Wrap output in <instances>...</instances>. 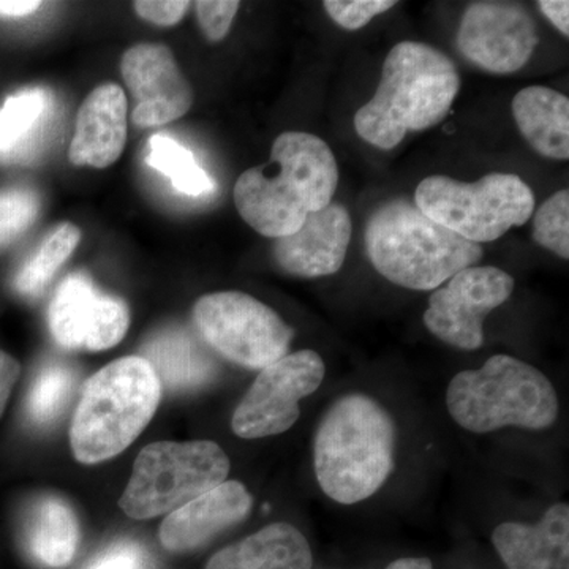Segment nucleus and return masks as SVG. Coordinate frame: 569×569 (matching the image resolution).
<instances>
[{
    "label": "nucleus",
    "mask_w": 569,
    "mask_h": 569,
    "mask_svg": "<svg viewBox=\"0 0 569 569\" xmlns=\"http://www.w3.org/2000/svg\"><path fill=\"white\" fill-rule=\"evenodd\" d=\"M449 415L462 429L489 433L505 427L546 430L560 413L548 377L515 356L496 355L478 370H463L447 391Z\"/></svg>",
    "instance_id": "6"
},
{
    "label": "nucleus",
    "mask_w": 569,
    "mask_h": 569,
    "mask_svg": "<svg viewBox=\"0 0 569 569\" xmlns=\"http://www.w3.org/2000/svg\"><path fill=\"white\" fill-rule=\"evenodd\" d=\"M325 373L323 359L313 350L296 351L264 367L236 407L231 429L246 440L287 432L301 417L299 403L321 387Z\"/></svg>",
    "instance_id": "10"
},
{
    "label": "nucleus",
    "mask_w": 569,
    "mask_h": 569,
    "mask_svg": "<svg viewBox=\"0 0 569 569\" xmlns=\"http://www.w3.org/2000/svg\"><path fill=\"white\" fill-rule=\"evenodd\" d=\"M121 71L137 100L132 114L137 126H163L182 118L192 108V86L164 44H134L122 56Z\"/></svg>",
    "instance_id": "14"
},
{
    "label": "nucleus",
    "mask_w": 569,
    "mask_h": 569,
    "mask_svg": "<svg viewBox=\"0 0 569 569\" xmlns=\"http://www.w3.org/2000/svg\"><path fill=\"white\" fill-rule=\"evenodd\" d=\"M74 376L69 367L51 365L37 377L28 399V413L36 425H50L61 415L73 392Z\"/></svg>",
    "instance_id": "26"
},
{
    "label": "nucleus",
    "mask_w": 569,
    "mask_h": 569,
    "mask_svg": "<svg viewBox=\"0 0 569 569\" xmlns=\"http://www.w3.org/2000/svg\"><path fill=\"white\" fill-rule=\"evenodd\" d=\"M539 41L537 22L518 2L482 0L463 11L458 50L468 62L493 74H509L530 61Z\"/></svg>",
    "instance_id": "12"
},
{
    "label": "nucleus",
    "mask_w": 569,
    "mask_h": 569,
    "mask_svg": "<svg viewBox=\"0 0 569 569\" xmlns=\"http://www.w3.org/2000/svg\"><path fill=\"white\" fill-rule=\"evenodd\" d=\"M144 553L133 542H119L104 550L86 569H144Z\"/></svg>",
    "instance_id": "32"
},
{
    "label": "nucleus",
    "mask_w": 569,
    "mask_h": 569,
    "mask_svg": "<svg viewBox=\"0 0 569 569\" xmlns=\"http://www.w3.org/2000/svg\"><path fill=\"white\" fill-rule=\"evenodd\" d=\"M81 241L80 228L62 223L44 238L39 249L26 261L14 279L18 293L37 296L44 290L56 272L69 260Z\"/></svg>",
    "instance_id": "25"
},
{
    "label": "nucleus",
    "mask_w": 569,
    "mask_h": 569,
    "mask_svg": "<svg viewBox=\"0 0 569 569\" xmlns=\"http://www.w3.org/2000/svg\"><path fill=\"white\" fill-rule=\"evenodd\" d=\"M241 3L233 0H200L194 2L198 21L204 36L211 41L223 40L230 32Z\"/></svg>",
    "instance_id": "30"
},
{
    "label": "nucleus",
    "mask_w": 569,
    "mask_h": 569,
    "mask_svg": "<svg viewBox=\"0 0 569 569\" xmlns=\"http://www.w3.org/2000/svg\"><path fill=\"white\" fill-rule=\"evenodd\" d=\"M512 114L520 133L546 159H569V100L563 93L529 86L516 93Z\"/></svg>",
    "instance_id": "21"
},
{
    "label": "nucleus",
    "mask_w": 569,
    "mask_h": 569,
    "mask_svg": "<svg viewBox=\"0 0 569 569\" xmlns=\"http://www.w3.org/2000/svg\"><path fill=\"white\" fill-rule=\"evenodd\" d=\"M194 325L228 361L264 369L287 356L295 331L276 310L241 291L206 295L194 305Z\"/></svg>",
    "instance_id": "9"
},
{
    "label": "nucleus",
    "mask_w": 569,
    "mask_h": 569,
    "mask_svg": "<svg viewBox=\"0 0 569 569\" xmlns=\"http://www.w3.org/2000/svg\"><path fill=\"white\" fill-rule=\"evenodd\" d=\"M397 430L387 408L373 397L337 399L318 426L313 462L321 490L340 505L377 493L395 468Z\"/></svg>",
    "instance_id": "3"
},
{
    "label": "nucleus",
    "mask_w": 569,
    "mask_h": 569,
    "mask_svg": "<svg viewBox=\"0 0 569 569\" xmlns=\"http://www.w3.org/2000/svg\"><path fill=\"white\" fill-rule=\"evenodd\" d=\"M162 387L142 356L112 361L89 378L71 421L70 443L81 463L126 451L151 422Z\"/></svg>",
    "instance_id": "5"
},
{
    "label": "nucleus",
    "mask_w": 569,
    "mask_h": 569,
    "mask_svg": "<svg viewBox=\"0 0 569 569\" xmlns=\"http://www.w3.org/2000/svg\"><path fill=\"white\" fill-rule=\"evenodd\" d=\"M230 459L213 441H157L134 460L119 507L132 519L171 515L227 481Z\"/></svg>",
    "instance_id": "8"
},
{
    "label": "nucleus",
    "mask_w": 569,
    "mask_h": 569,
    "mask_svg": "<svg viewBox=\"0 0 569 569\" xmlns=\"http://www.w3.org/2000/svg\"><path fill=\"white\" fill-rule=\"evenodd\" d=\"M142 358L151 365L160 387L193 389L213 377L211 359L183 329H167L153 336L142 348Z\"/></svg>",
    "instance_id": "23"
},
{
    "label": "nucleus",
    "mask_w": 569,
    "mask_h": 569,
    "mask_svg": "<svg viewBox=\"0 0 569 569\" xmlns=\"http://www.w3.org/2000/svg\"><path fill=\"white\" fill-rule=\"evenodd\" d=\"M127 142V97L114 82L89 93L78 111L70 146V162L107 168L118 162Z\"/></svg>",
    "instance_id": "17"
},
{
    "label": "nucleus",
    "mask_w": 569,
    "mask_h": 569,
    "mask_svg": "<svg viewBox=\"0 0 569 569\" xmlns=\"http://www.w3.org/2000/svg\"><path fill=\"white\" fill-rule=\"evenodd\" d=\"M39 212V194L28 187L0 190V246L17 241L32 227Z\"/></svg>",
    "instance_id": "28"
},
{
    "label": "nucleus",
    "mask_w": 569,
    "mask_h": 569,
    "mask_svg": "<svg viewBox=\"0 0 569 569\" xmlns=\"http://www.w3.org/2000/svg\"><path fill=\"white\" fill-rule=\"evenodd\" d=\"M415 204L466 241L485 244L529 222L535 194L518 174L490 173L477 182L436 174L419 183Z\"/></svg>",
    "instance_id": "7"
},
{
    "label": "nucleus",
    "mask_w": 569,
    "mask_h": 569,
    "mask_svg": "<svg viewBox=\"0 0 569 569\" xmlns=\"http://www.w3.org/2000/svg\"><path fill=\"white\" fill-rule=\"evenodd\" d=\"M459 91L458 67L447 54L400 41L385 59L377 92L356 112V133L378 149H395L408 133L445 121Z\"/></svg>",
    "instance_id": "2"
},
{
    "label": "nucleus",
    "mask_w": 569,
    "mask_h": 569,
    "mask_svg": "<svg viewBox=\"0 0 569 569\" xmlns=\"http://www.w3.org/2000/svg\"><path fill=\"white\" fill-rule=\"evenodd\" d=\"M189 7L190 2H181V0H140V2H134V10L142 20L163 26V28L178 24Z\"/></svg>",
    "instance_id": "31"
},
{
    "label": "nucleus",
    "mask_w": 569,
    "mask_h": 569,
    "mask_svg": "<svg viewBox=\"0 0 569 569\" xmlns=\"http://www.w3.org/2000/svg\"><path fill=\"white\" fill-rule=\"evenodd\" d=\"M353 224L342 204L310 212L293 234L276 239L277 264L288 274L317 279L340 271L348 253Z\"/></svg>",
    "instance_id": "15"
},
{
    "label": "nucleus",
    "mask_w": 569,
    "mask_h": 569,
    "mask_svg": "<svg viewBox=\"0 0 569 569\" xmlns=\"http://www.w3.org/2000/svg\"><path fill=\"white\" fill-rule=\"evenodd\" d=\"M515 279L493 266H471L433 291L422 317L426 328L441 342L473 351L485 342L486 317L505 305Z\"/></svg>",
    "instance_id": "11"
},
{
    "label": "nucleus",
    "mask_w": 569,
    "mask_h": 569,
    "mask_svg": "<svg viewBox=\"0 0 569 569\" xmlns=\"http://www.w3.org/2000/svg\"><path fill=\"white\" fill-rule=\"evenodd\" d=\"M24 545L40 567L61 569L70 565L80 545V526L73 509L61 498H41L26 523Z\"/></svg>",
    "instance_id": "22"
},
{
    "label": "nucleus",
    "mask_w": 569,
    "mask_h": 569,
    "mask_svg": "<svg viewBox=\"0 0 569 569\" xmlns=\"http://www.w3.org/2000/svg\"><path fill=\"white\" fill-rule=\"evenodd\" d=\"M539 10L557 29L561 36L569 37V2L567 0H539Z\"/></svg>",
    "instance_id": "34"
},
{
    "label": "nucleus",
    "mask_w": 569,
    "mask_h": 569,
    "mask_svg": "<svg viewBox=\"0 0 569 569\" xmlns=\"http://www.w3.org/2000/svg\"><path fill=\"white\" fill-rule=\"evenodd\" d=\"M20 372L21 367L18 365L17 359L0 351V417H2L3 410H6L14 383L20 378Z\"/></svg>",
    "instance_id": "33"
},
{
    "label": "nucleus",
    "mask_w": 569,
    "mask_h": 569,
    "mask_svg": "<svg viewBox=\"0 0 569 569\" xmlns=\"http://www.w3.org/2000/svg\"><path fill=\"white\" fill-rule=\"evenodd\" d=\"M533 241L563 260L569 258V192L559 190L539 206L533 220Z\"/></svg>",
    "instance_id": "27"
},
{
    "label": "nucleus",
    "mask_w": 569,
    "mask_h": 569,
    "mask_svg": "<svg viewBox=\"0 0 569 569\" xmlns=\"http://www.w3.org/2000/svg\"><path fill=\"white\" fill-rule=\"evenodd\" d=\"M253 500L239 481H224L164 518L159 538L170 552H189L236 523L242 522Z\"/></svg>",
    "instance_id": "16"
},
{
    "label": "nucleus",
    "mask_w": 569,
    "mask_h": 569,
    "mask_svg": "<svg viewBox=\"0 0 569 569\" xmlns=\"http://www.w3.org/2000/svg\"><path fill=\"white\" fill-rule=\"evenodd\" d=\"M492 542L508 569H569L568 503L552 505L538 523H500Z\"/></svg>",
    "instance_id": "18"
},
{
    "label": "nucleus",
    "mask_w": 569,
    "mask_h": 569,
    "mask_svg": "<svg viewBox=\"0 0 569 569\" xmlns=\"http://www.w3.org/2000/svg\"><path fill=\"white\" fill-rule=\"evenodd\" d=\"M41 2L36 0H0V17L24 18L39 10Z\"/></svg>",
    "instance_id": "35"
},
{
    "label": "nucleus",
    "mask_w": 569,
    "mask_h": 569,
    "mask_svg": "<svg viewBox=\"0 0 569 569\" xmlns=\"http://www.w3.org/2000/svg\"><path fill=\"white\" fill-rule=\"evenodd\" d=\"M387 569H433L432 561L426 557H406L389 563Z\"/></svg>",
    "instance_id": "36"
},
{
    "label": "nucleus",
    "mask_w": 569,
    "mask_h": 569,
    "mask_svg": "<svg viewBox=\"0 0 569 569\" xmlns=\"http://www.w3.org/2000/svg\"><path fill=\"white\" fill-rule=\"evenodd\" d=\"M396 6V0H326L323 3L329 18L347 31H359Z\"/></svg>",
    "instance_id": "29"
},
{
    "label": "nucleus",
    "mask_w": 569,
    "mask_h": 569,
    "mask_svg": "<svg viewBox=\"0 0 569 569\" xmlns=\"http://www.w3.org/2000/svg\"><path fill=\"white\" fill-rule=\"evenodd\" d=\"M309 541L295 526L271 523L219 550L204 569H312Z\"/></svg>",
    "instance_id": "19"
},
{
    "label": "nucleus",
    "mask_w": 569,
    "mask_h": 569,
    "mask_svg": "<svg viewBox=\"0 0 569 569\" xmlns=\"http://www.w3.org/2000/svg\"><path fill=\"white\" fill-rule=\"evenodd\" d=\"M48 318L56 342L69 350H108L121 342L130 323L121 299L100 293L82 274L59 284Z\"/></svg>",
    "instance_id": "13"
},
{
    "label": "nucleus",
    "mask_w": 569,
    "mask_h": 569,
    "mask_svg": "<svg viewBox=\"0 0 569 569\" xmlns=\"http://www.w3.org/2000/svg\"><path fill=\"white\" fill-rule=\"evenodd\" d=\"M339 168L331 148L317 134L284 132L277 137L268 163L250 168L234 186L239 216L266 238H284L310 212L332 203Z\"/></svg>",
    "instance_id": "1"
},
{
    "label": "nucleus",
    "mask_w": 569,
    "mask_h": 569,
    "mask_svg": "<svg viewBox=\"0 0 569 569\" xmlns=\"http://www.w3.org/2000/svg\"><path fill=\"white\" fill-rule=\"evenodd\" d=\"M370 263L389 282L408 290H437L485 250L433 222L415 201L395 198L370 216L366 227Z\"/></svg>",
    "instance_id": "4"
},
{
    "label": "nucleus",
    "mask_w": 569,
    "mask_h": 569,
    "mask_svg": "<svg viewBox=\"0 0 569 569\" xmlns=\"http://www.w3.org/2000/svg\"><path fill=\"white\" fill-rule=\"evenodd\" d=\"M56 118V97L44 88L13 93L0 107V159L29 162L39 156Z\"/></svg>",
    "instance_id": "20"
},
{
    "label": "nucleus",
    "mask_w": 569,
    "mask_h": 569,
    "mask_svg": "<svg viewBox=\"0 0 569 569\" xmlns=\"http://www.w3.org/2000/svg\"><path fill=\"white\" fill-rule=\"evenodd\" d=\"M146 163L170 179L176 192L187 197H203L216 190V182L198 164L193 153L167 134L149 138Z\"/></svg>",
    "instance_id": "24"
}]
</instances>
